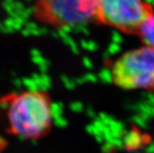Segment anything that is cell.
Returning a JSON list of instances; mask_svg holds the SVG:
<instances>
[{
    "label": "cell",
    "instance_id": "cell-1",
    "mask_svg": "<svg viewBox=\"0 0 154 153\" xmlns=\"http://www.w3.org/2000/svg\"><path fill=\"white\" fill-rule=\"evenodd\" d=\"M10 131L29 139L42 138L53 124L52 104L49 95L39 91L13 94L1 100Z\"/></svg>",
    "mask_w": 154,
    "mask_h": 153
},
{
    "label": "cell",
    "instance_id": "cell-2",
    "mask_svg": "<svg viewBox=\"0 0 154 153\" xmlns=\"http://www.w3.org/2000/svg\"><path fill=\"white\" fill-rule=\"evenodd\" d=\"M100 0H36L34 16L54 27L79 25L96 20Z\"/></svg>",
    "mask_w": 154,
    "mask_h": 153
},
{
    "label": "cell",
    "instance_id": "cell-3",
    "mask_svg": "<svg viewBox=\"0 0 154 153\" xmlns=\"http://www.w3.org/2000/svg\"><path fill=\"white\" fill-rule=\"evenodd\" d=\"M112 80L125 89L154 88V49L144 46L128 51L113 65Z\"/></svg>",
    "mask_w": 154,
    "mask_h": 153
},
{
    "label": "cell",
    "instance_id": "cell-4",
    "mask_svg": "<svg viewBox=\"0 0 154 153\" xmlns=\"http://www.w3.org/2000/svg\"><path fill=\"white\" fill-rule=\"evenodd\" d=\"M153 14L144 0H100L96 21L128 34H137Z\"/></svg>",
    "mask_w": 154,
    "mask_h": 153
},
{
    "label": "cell",
    "instance_id": "cell-5",
    "mask_svg": "<svg viewBox=\"0 0 154 153\" xmlns=\"http://www.w3.org/2000/svg\"><path fill=\"white\" fill-rule=\"evenodd\" d=\"M137 34L146 46L154 49V14L143 23Z\"/></svg>",
    "mask_w": 154,
    "mask_h": 153
},
{
    "label": "cell",
    "instance_id": "cell-6",
    "mask_svg": "<svg viewBox=\"0 0 154 153\" xmlns=\"http://www.w3.org/2000/svg\"><path fill=\"white\" fill-rule=\"evenodd\" d=\"M3 145H4L3 142H2V139H1V138H0V150L2 149V146H3Z\"/></svg>",
    "mask_w": 154,
    "mask_h": 153
}]
</instances>
